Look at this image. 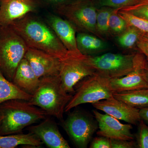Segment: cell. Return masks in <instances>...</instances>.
<instances>
[{"instance_id":"cell-9","label":"cell","mask_w":148,"mask_h":148,"mask_svg":"<svg viewBox=\"0 0 148 148\" xmlns=\"http://www.w3.org/2000/svg\"><path fill=\"white\" fill-rule=\"evenodd\" d=\"M95 72L86 60L85 56H77L69 53L68 57L61 61L59 76L63 87L69 93L75 92L74 87Z\"/></svg>"},{"instance_id":"cell-28","label":"cell","mask_w":148,"mask_h":148,"mask_svg":"<svg viewBox=\"0 0 148 148\" xmlns=\"http://www.w3.org/2000/svg\"><path fill=\"white\" fill-rule=\"evenodd\" d=\"M137 142L140 148H148V126L143 120L139 123Z\"/></svg>"},{"instance_id":"cell-36","label":"cell","mask_w":148,"mask_h":148,"mask_svg":"<svg viewBox=\"0 0 148 148\" xmlns=\"http://www.w3.org/2000/svg\"><path fill=\"white\" fill-rule=\"evenodd\" d=\"M143 36L146 38L148 39V34H145V33H143Z\"/></svg>"},{"instance_id":"cell-16","label":"cell","mask_w":148,"mask_h":148,"mask_svg":"<svg viewBox=\"0 0 148 148\" xmlns=\"http://www.w3.org/2000/svg\"><path fill=\"white\" fill-rule=\"evenodd\" d=\"M43 143L50 148H70L68 142L58 129L56 123L46 118L40 124L29 126L27 128Z\"/></svg>"},{"instance_id":"cell-26","label":"cell","mask_w":148,"mask_h":148,"mask_svg":"<svg viewBox=\"0 0 148 148\" xmlns=\"http://www.w3.org/2000/svg\"><path fill=\"white\" fill-rule=\"evenodd\" d=\"M117 12L126 21L128 26L135 27L143 33L148 34V20L121 11L117 10Z\"/></svg>"},{"instance_id":"cell-23","label":"cell","mask_w":148,"mask_h":148,"mask_svg":"<svg viewBox=\"0 0 148 148\" xmlns=\"http://www.w3.org/2000/svg\"><path fill=\"white\" fill-rule=\"evenodd\" d=\"M143 34L137 28L129 26L123 33L117 36V41L121 47L131 49L136 45Z\"/></svg>"},{"instance_id":"cell-3","label":"cell","mask_w":148,"mask_h":148,"mask_svg":"<svg viewBox=\"0 0 148 148\" xmlns=\"http://www.w3.org/2000/svg\"><path fill=\"white\" fill-rule=\"evenodd\" d=\"M72 96L64 89L58 75L40 78L38 86L28 102L39 107L48 115L61 120Z\"/></svg>"},{"instance_id":"cell-7","label":"cell","mask_w":148,"mask_h":148,"mask_svg":"<svg viewBox=\"0 0 148 148\" xmlns=\"http://www.w3.org/2000/svg\"><path fill=\"white\" fill-rule=\"evenodd\" d=\"M108 85V79L94 74L81 82L66 106L65 112L80 105L92 103L113 97Z\"/></svg>"},{"instance_id":"cell-12","label":"cell","mask_w":148,"mask_h":148,"mask_svg":"<svg viewBox=\"0 0 148 148\" xmlns=\"http://www.w3.org/2000/svg\"><path fill=\"white\" fill-rule=\"evenodd\" d=\"M95 120L98 122L99 130L98 136L112 139L132 140L134 136L131 132V124H123L119 120L105 113H101L97 110L93 111Z\"/></svg>"},{"instance_id":"cell-34","label":"cell","mask_w":148,"mask_h":148,"mask_svg":"<svg viewBox=\"0 0 148 148\" xmlns=\"http://www.w3.org/2000/svg\"><path fill=\"white\" fill-rule=\"evenodd\" d=\"M145 78L146 82H147V84L148 88V65L147 64L145 68Z\"/></svg>"},{"instance_id":"cell-6","label":"cell","mask_w":148,"mask_h":148,"mask_svg":"<svg viewBox=\"0 0 148 148\" xmlns=\"http://www.w3.org/2000/svg\"><path fill=\"white\" fill-rule=\"evenodd\" d=\"M136 54L107 53L85 56V58L95 74L110 79L121 77L132 72L135 68Z\"/></svg>"},{"instance_id":"cell-33","label":"cell","mask_w":148,"mask_h":148,"mask_svg":"<svg viewBox=\"0 0 148 148\" xmlns=\"http://www.w3.org/2000/svg\"><path fill=\"white\" fill-rule=\"evenodd\" d=\"M140 114L141 119L148 124V107L140 109Z\"/></svg>"},{"instance_id":"cell-19","label":"cell","mask_w":148,"mask_h":148,"mask_svg":"<svg viewBox=\"0 0 148 148\" xmlns=\"http://www.w3.org/2000/svg\"><path fill=\"white\" fill-rule=\"evenodd\" d=\"M32 96L8 79L0 71V104L12 99L29 101Z\"/></svg>"},{"instance_id":"cell-4","label":"cell","mask_w":148,"mask_h":148,"mask_svg":"<svg viewBox=\"0 0 148 148\" xmlns=\"http://www.w3.org/2000/svg\"><path fill=\"white\" fill-rule=\"evenodd\" d=\"M22 38L10 26H0V71L12 82L17 66L28 49Z\"/></svg>"},{"instance_id":"cell-32","label":"cell","mask_w":148,"mask_h":148,"mask_svg":"<svg viewBox=\"0 0 148 148\" xmlns=\"http://www.w3.org/2000/svg\"><path fill=\"white\" fill-rule=\"evenodd\" d=\"M140 52L145 56L148 61V39L142 35L136 44Z\"/></svg>"},{"instance_id":"cell-10","label":"cell","mask_w":148,"mask_h":148,"mask_svg":"<svg viewBox=\"0 0 148 148\" xmlns=\"http://www.w3.org/2000/svg\"><path fill=\"white\" fill-rule=\"evenodd\" d=\"M147 63L145 56L137 53L134 70L124 76L108 79L109 89L112 92L148 88L145 75V69Z\"/></svg>"},{"instance_id":"cell-5","label":"cell","mask_w":148,"mask_h":148,"mask_svg":"<svg viewBox=\"0 0 148 148\" xmlns=\"http://www.w3.org/2000/svg\"><path fill=\"white\" fill-rule=\"evenodd\" d=\"M97 9L92 0H73L53 11L69 21L76 31L98 37L96 29Z\"/></svg>"},{"instance_id":"cell-13","label":"cell","mask_w":148,"mask_h":148,"mask_svg":"<svg viewBox=\"0 0 148 148\" xmlns=\"http://www.w3.org/2000/svg\"><path fill=\"white\" fill-rule=\"evenodd\" d=\"M92 105L97 110L129 124L136 125L141 120L140 109L131 107L113 96L92 103Z\"/></svg>"},{"instance_id":"cell-11","label":"cell","mask_w":148,"mask_h":148,"mask_svg":"<svg viewBox=\"0 0 148 148\" xmlns=\"http://www.w3.org/2000/svg\"><path fill=\"white\" fill-rule=\"evenodd\" d=\"M40 6L37 0H0V26H10L27 14L36 12Z\"/></svg>"},{"instance_id":"cell-31","label":"cell","mask_w":148,"mask_h":148,"mask_svg":"<svg viewBox=\"0 0 148 148\" xmlns=\"http://www.w3.org/2000/svg\"><path fill=\"white\" fill-rule=\"evenodd\" d=\"M41 5L48 6L53 10L67 4L73 0H37Z\"/></svg>"},{"instance_id":"cell-18","label":"cell","mask_w":148,"mask_h":148,"mask_svg":"<svg viewBox=\"0 0 148 148\" xmlns=\"http://www.w3.org/2000/svg\"><path fill=\"white\" fill-rule=\"evenodd\" d=\"M78 49L85 56H92L104 52L109 48L108 43L97 36L79 32L76 34Z\"/></svg>"},{"instance_id":"cell-35","label":"cell","mask_w":148,"mask_h":148,"mask_svg":"<svg viewBox=\"0 0 148 148\" xmlns=\"http://www.w3.org/2000/svg\"><path fill=\"white\" fill-rule=\"evenodd\" d=\"M3 119V115L2 113L0 111V123H1V122L2 120Z\"/></svg>"},{"instance_id":"cell-24","label":"cell","mask_w":148,"mask_h":148,"mask_svg":"<svg viewBox=\"0 0 148 148\" xmlns=\"http://www.w3.org/2000/svg\"><path fill=\"white\" fill-rule=\"evenodd\" d=\"M126 21L118 13L115 9L111 14L109 20V31L110 34L117 36L123 33L128 28Z\"/></svg>"},{"instance_id":"cell-22","label":"cell","mask_w":148,"mask_h":148,"mask_svg":"<svg viewBox=\"0 0 148 148\" xmlns=\"http://www.w3.org/2000/svg\"><path fill=\"white\" fill-rule=\"evenodd\" d=\"M114 9L102 7L97 9L96 29L98 37L106 36L110 35L109 20Z\"/></svg>"},{"instance_id":"cell-15","label":"cell","mask_w":148,"mask_h":148,"mask_svg":"<svg viewBox=\"0 0 148 148\" xmlns=\"http://www.w3.org/2000/svg\"><path fill=\"white\" fill-rule=\"evenodd\" d=\"M45 21L69 53L75 55H83L77 47L76 30L69 21L58 14L52 13L46 15Z\"/></svg>"},{"instance_id":"cell-14","label":"cell","mask_w":148,"mask_h":148,"mask_svg":"<svg viewBox=\"0 0 148 148\" xmlns=\"http://www.w3.org/2000/svg\"><path fill=\"white\" fill-rule=\"evenodd\" d=\"M24 58L38 77L59 75L61 60L47 53L35 49L28 48Z\"/></svg>"},{"instance_id":"cell-20","label":"cell","mask_w":148,"mask_h":148,"mask_svg":"<svg viewBox=\"0 0 148 148\" xmlns=\"http://www.w3.org/2000/svg\"><path fill=\"white\" fill-rule=\"evenodd\" d=\"M42 142L33 133H19L11 135H0V148H14L20 145L39 147Z\"/></svg>"},{"instance_id":"cell-1","label":"cell","mask_w":148,"mask_h":148,"mask_svg":"<svg viewBox=\"0 0 148 148\" xmlns=\"http://www.w3.org/2000/svg\"><path fill=\"white\" fill-rule=\"evenodd\" d=\"M24 40L28 47L44 51L63 60L69 51L45 21L30 13L10 25Z\"/></svg>"},{"instance_id":"cell-8","label":"cell","mask_w":148,"mask_h":148,"mask_svg":"<svg viewBox=\"0 0 148 148\" xmlns=\"http://www.w3.org/2000/svg\"><path fill=\"white\" fill-rule=\"evenodd\" d=\"M98 122L81 111L70 113L62 126L77 147L87 148L98 128Z\"/></svg>"},{"instance_id":"cell-17","label":"cell","mask_w":148,"mask_h":148,"mask_svg":"<svg viewBox=\"0 0 148 148\" xmlns=\"http://www.w3.org/2000/svg\"><path fill=\"white\" fill-rule=\"evenodd\" d=\"M12 82L21 90L32 95L39 85L40 79L29 61L24 58L17 66Z\"/></svg>"},{"instance_id":"cell-21","label":"cell","mask_w":148,"mask_h":148,"mask_svg":"<svg viewBox=\"0 0 148 148\" xmlns=\"http://www.w3.org/2000/svg\"><path fill=\"white\" fill-rule=\"evenodd\" d=\"M113 96L116 99L136 108L148 107V88L115 92L113 93Z\"/></svg>"},{"instance_id":"cell-2","label":"cell","mask_w":148,"mask_h":148,"mask_svg":"<svg viewBox=\"0 0 148 148\" xmlns=\"http://www.w3.org/2000/svg\"><path fill=\"white\" fill-rule=\"evenodd\" d=\"M3 119L0 123V135L21 133L25 127L46 118L41 109L19 99L9 100L0 104Z\"/></svg>"},{"instance_id":"cell-29","label":"cell","mask_w":148,"mask_h":148,"mask_svg":"<svg viewBox=\"0 0 148 148\" xmlns=\"http://www.w3.org/2000/svg\"><path fill=\"white\" fill-rule=\"evenodd\" d=\"M90 148H111L110 138L99 136L92 140L90 144Z\"/></svg>"},{"instance_id":"cell-27","label":"cell","mask_w":148,"mask_h":148,"mask_svg":"<svg viewBox=\"0 0 148 148\" xmlns=\"http://www.w3.org/2000/svg\"><path fill=\"white\" fill-rule=\"evenodd\" d=\"M96 7H107L119 10L135 4L138 0H92Z\"/></svg>"},{"instance_id":"cell-25","label":"cell","mask_w":148,"mask_h":148,"mask_svg":"<svg viewBox=\"0 0 148 148\" xmlns=\"http://www.w3.org/2000/svg\"><path fill=\"white\" fill-rule=\"evenodd\" d=\"M117 10L148 20V0H138L134 4Z\"/></svg>"},{"instance_id":"cell-30","label":"cell","mask_w":148,"mask_h":148,"mask_svg":"<svg viewBox=\"0 0 148 148\" xmlns=\"http://www.w3.org/2000/svg\"><path fill=\"white\" fill-rule=\"evenodd\" d=\"M111 148H132L135 147V143L132 140L110 139Z\"/></svg>"}]
</instances>
